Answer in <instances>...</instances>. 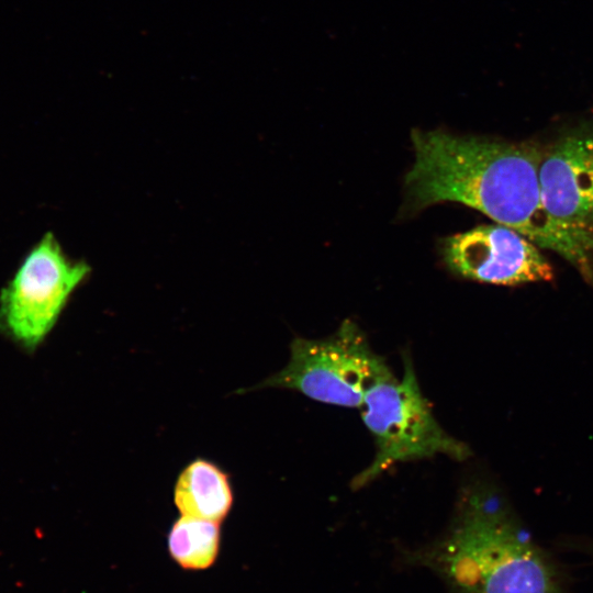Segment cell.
<instances>
[{"label": "cell", "mask_w": 593, "mask_h": 593, "mask_svg": "<svg viewBox=\"0 0 593 593\" xmlns=\"http://www.w3.org/2000/svg\"><path fill=\"white\" fill-rule=\"evenodd\" d=\"M539 186L553 217L593 228V128L568 134L541 155Z\"/></svg>", "instance_id": "7"}, {"label": "cell", "mask_w": 593, "mask_h": 593, "mask_svg": "<svg viewBox=\"0 0 593 593\" xmlns=\"http://www.w3.org/2000/svg\"><path fill=\"white\" fill-rule=\"evenodd\" d=\"M174 503L181 515L221 523L234 503L230 477L216 463L197 458L179 473Z\"/></svg>", "instance_id": "8"}, {"label": "cell", "mask_w": 593, "mask_h": 593, "mask_svg": "<svg viewBox=\"0 0 593 593\" xmlns=\"http://www.w3.org/2000/svg\"><path fill=\"white\" fill-rule=\"evenodd\" d=\"M538 248L519 232L497 223L454 234L440 245L451 272L499 286L552 280V267Z\"/></svg>", "instance_id": "6"}, {"label": "cell", "mask_w": 593, "mask_h": 593, "mask_svg": "<svg viewBox=\"0 0 593 593\" xmlns=\"http://www.w3.org/2000/svg\"><path fill=\"white\" fill-rule=\"evenodd\" d=\"M403 372L380 381L366 394L361 418L372 436V461L351 480L353 490L374 481L396 463L447 456L463 461L470 447L448 434L424 396L410 353L402 356Z\"/></svg>", "instance_id": "3"}, {"label": "cell", "mask_w": 593, "mask_h": 593, "mask_svg": "<svg viewBox=\"0 0 593 593\" xmlns=\"http://www.w3.org/2000/svg\"><path fill=\"white\" fill-rule=\"evenodd\" d=\"M403 556L438 574L452 593H566L557 561L486 484L461 493L443 536Z\"/></svg>", "instance_id": "2"}, {"label": "cell", "mask_w": 593, "mask_h": 593, "mask_svg": "<svg viewBox=\"0 0 593 593\" xmlns=\"http://www.w3.org/2000/svg\"><path fill=\"white\" fill-rule=\"evenodd\" d=\"M392 374L360 327L346 318L325 338H293L286 367L255 388L239 392L281 388L316 402L360 409L368 391Z\"/></svg>", "instance_id": "4"}, {"label": "cell", "mask_w": 593, "mask_h": 593, "mask_svg": "<svg viewBox=\"0 0 593 593\" xmlns=\"http://www.w3.org/2000/svg\"><path fill=\"white\" fill-rule=\"evenodd\" d=\"M220 523L181 515L167 536L171 559L184 570H205L216 560L220 551Z\"/></svg>", "instance_id": "9"}, {"label": "cell", "mask_w": 593, "mask_h": 593, "mask_svg": "<svg viewBox=\"0 0 593 593\" xmlns=\"http://www.w3.org/2000/svg\"><path fill=\"white\" fill-rule=\"evenodd\" d=\"M415 153L405 176L407 210L457 202L511 227L540 248L557 253L593 281V228L553 217L539 186L541 155L533 146L413 130Z\"/></svg>", "instance_id": "1"}, {"label": "cell", "mask_w": 593, "mask_h": 593, "mask_svg": "<svg viewBox=\"0 0 593 593\" xmlns=\"http://www.w3.org/2000/svg\"><path fill=\"white\" fill-rule=\"evenodd\" d=\"M90 266L69 258L46 233L25 255L0 293V325L16 342L36 347L51 332Z\"/></svg>", "instance_id": "5"}]
</instances>
